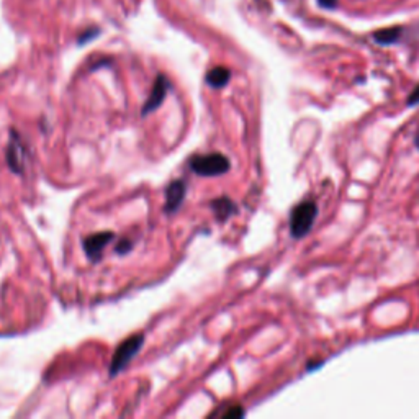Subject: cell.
<instances>
[{
    "label": "cell",
    "instance_id": "2",
    "mask_svg": "<svg viewBox=\"0 0 419 419\" xmlns=\"http://www.w3.org/2000/svg\"><path fill=\"white\" fill-rule=\"evenodd\" d=\"M228 157L219 152L203 154V156H195L190 161V167L197 175L203 177H214V175H223L229 170Z\"/></svg>",
    "mask_w": 419,
    "mask_h": 419
},
{
    "label": "cell",
    "instance_id": "16",
    "mask_svg": "<svg viewBox=\"0 0 419 419\" xmlns=\"http://www.w3.org/2000/svg\"><path fill=\"white\" fill-rule=\"evenodd\" d=\"M415 145H416V148L419 150V133H418L416 138H415Z\"/></svg>",
    "mask_w": 419,
    "mask_h": 419
},
{
    "label": "cell",
    "instance_id": "13",
    "mask_svg": "<svg viewBox=\"0 0 419 419\" xmlns=\"http://www.w3.org/2000/svg\"><path fill=\"white\" fill-rule=\"evenodd\" d=\"M131 246H133V242L128 241V239H123L120 242V244L117 246V252L118 254H125V252H130Z\"/></svg>",
    "mask_w": 419,
    "mask_h": 419
},
{
    "label": "cell",
    "instance_id": "8",
    "mask_svg": "<svg viewBox=\"0 0 419 419\" xmlns=\"http://www.w3.org/2000/svg\"><path fill=\"white\" fill-rule=\"evenodd\" d=\"M212 207L214 210V214L222 219V222H224V219H228L231 214L236 213V205L233 202L229 200V198H218V200L212 202Z\"/></svg>",
    "mask_w": 419,
    "mask_h": 419
},
{
    "label": "cell",
    "instance_id": "4",
    "mask_svg": "<svg viewBox=\"0 0 419 419\" xmlns=\"http://www.w3.org/2000/svg\"><path fill=\"white\" fill-rule=\"evenodd\" d=\"M113 233L112 231H103V233H97V234H92L89 236L84 241V251L87 257L90 259V261H100L102 254H103V249L105 246L108 244V242H112L113 239Z\"/></svg>",
    "mask_w": 419,
    "mask_h": 419
},
{
    "label": "cell",
    "instance_id": "15",
    "mask_svg": "<svg viewBox=\"0 0 419 419\" xmlns=\"http://www.w3.org/2000/svg\"><path fill=\"white\" fill-rule=\"evenodd\" d=\"M324 9H334L338 5V0H318Z\"/></svg>",
    "mask_w": 419,
    "mask_h": 419
},
{
    "label": "cell",
    "instance_id": "9",
    "mask_svg": "<svg viewBox=\"0 0 419 419\" xmlns=\"http://www.w3.org/2000/svg\"><path fill=\"white\" fill-rule=\"evenodd\" d=\"M401 36V29L400 26H395V29H385L380 30L373 35V40L380 43V45H393L395 41H398Z\"/></svg>",
    "mask_w": 419,
    "mask_h": 419
},
{
    "label": "cell",
    "instance_id": "10",
    "mask_svg": "<svg viewBox=\"0 0 419 419\" xmlns=\"http://www.w3.org/2000/svg\"><path fill=\"white\" fill-rule=\"evenodd\" d=\"M21 146L19 143H12L7 151V162L14 172H21Z\"/></svg>",
    "mask_w": 419,
    "mask_h": 419
},
{
    "label": "cell",
    "instance_id": "14",
    "mask_svg": "<svg viewBox=\"0 0 419 419\" xmlns=\"http://www.w3.org/2000/svg\"><path fill=\"white\" fill-rule=\"evenodd\" d=\"M406 103L410 105V107H415V105H419V86L416 87L415 90L411 92V95L408 97V102Z\"/></svg>",
    "mask_w": 419,
    "mask_h": 419
},
{
    "label": "cell",
    "instance_id": "1",
    "mask_svg": "<svg viewBox=\"0 0 419 419\" xmlns=\"http://www.w3.org/2000/svg\"><path fill=\"white\" fill-rule=\"evenodd\" d=\"M318 217V207L314 202H301L291 210L290 214V234L300 239L310 233L314 219Z\"/></svg>",
    "mask_w": 419,
    "mask_h": 419
},
{
    "label": "cell",
    "instance_id": "3",
    "mask_svg": "<svg viewBox=\"0 0 419 419\" xmlns=\"http://www.w3.org/2000/svg\"><path fill=\"white\" fill-rule=\"evenodd\" d=\"M143 343H145V336L135 334L118 346V349L115 351L112 363H110V375H112V377L118 375L131 361L135 359L138 352L141 351Z\"/></svg>",
    "mask_w": 419,
    "mask_h": 419
},
{
    "label": "cell",
    "instance_id": "7",
    "mask_svg": "<svg viewBox=\"0 0 419 419\" xmlns=\"http://www.w3.org/2000/svg\"><path fill=\"white\" fill-rule=\"evenodd\" d=\"M229 77H231L229 69L223 68V66H218V68H213L212 71H208L207 82L208 86L214 87V89H222V87H224L229 82Z\"/></svg>",
    "mask_w": 419,
    "mask_h": 419
},
{
    "label": "cell",
    "instance_id": "6",
    "mask_svg": "<svg viewBox=\"0 0 419 419\" xmlns=\"http://www.w3.org/2000/svg\"><path fill=\"white\" fill-rule=\"evenodd\" d=\"M185 192H187L185 182L184 180H174L172 184L167 187V190H165V205H164L165 212L167 213L177 212L179 207L182 205V202H184V198H185Z\"/></svg>",
    "mask_w": 419,
    "mask_h": 419
},
{
    "label": "cell",
    "instance_id": "5",
    "mask_svg": "<svg viewBox=\"0 0 419 419\" xmlns=\"http://www.w3.org/2000/svg\"><path fill=\"white\" fill-rule=\"evenodd\" d=\"M169 81L165 76H157L156 82H154L152 86V92L150 98H148L146 103H145V108H143V115H148L150 112H154V110H157L161 107V103L164 102L165 95H167V90H169Z\"/></svg>",
    "mask_w": 419,
    "mask_h": 419
},
{
    "label": "cell",
    "instance_id": "12",
    "mask_svg": "<svg viewBox=\"0 0 419 419\" xmlns=\"http://www.w3.org/2000/svg\"><path fill=\"white\" fill-rule=\"evenodd\" d=\"M242 415H244V411H242L239 406H233L231 410H228L224 413L223 418H226V419H228V418H241Z\"/></svg>",
    "mask_w": 419,
    "mask_h": 419
},
{
    "label": "cell",
    "instance_id": "11",
    "mask_svg": "<svg viewBox=\"0 0 419 419\" xmlns=\"http://www.w3.org/2000/svg\"><path fill=\"white\" fill-rule=\"evenodd\" d=\"M98 35H100V30L98 29H89V30H86L84 33H82V35L79 36V45H84V43H89L90 40H93V38H97Z\"/></svg>",
    "mask_w": 419,
    "mask_h": 419
}]
</instances>
